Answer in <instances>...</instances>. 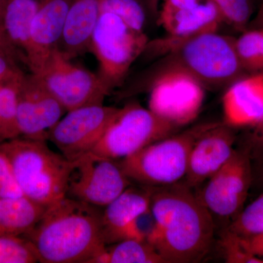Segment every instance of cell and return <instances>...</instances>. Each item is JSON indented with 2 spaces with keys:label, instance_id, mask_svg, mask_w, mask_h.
Here are the masks:
<instances>
[{
  "label": "cell",
  "instance_id": "obj_1",
  "mask_svg": "<svg viewBox=\"0 0 263 263\" xmlns=\"http://www.w3.org/2000/svg\"><path fill=\"white\" fill-rule=\"evenodd\" d=\"M149 207L159 226L155 247L165 263H195L205 258L216 224L193 188L183 180L152 187Z\"/></svg>",
  "mask_w": 263,
  "mask_h": 263
},
{
  "label": "cell",
  "instance_id": "obj_2",
  "mask_svg": "<svg viewBox=\"0 0 263 263\" xmlns=\"http://www.w3.org/2000/svg\"><path fill=\"white\" fill-rule=\"evenodd\" d=\"M103 208L65 197L24 235L39 262L90 263L105 245Z\"/></svg>",
  "mask_w": 263,
  "mask_h": 263
},
{
  "label": "cell",
  "instance_id": "obj_3",
  "mask_svg": "<svg viewBox=\"0 0 263 263\" xmlns=\"http://www.w3.org/2000/svg\"><path fill=\"white\" fill-rule=\"evenodd\" d=\"M235 41L217 32L182 40L166 35L148 41L143 54L158 58L148 72L179 69L195 77L205 89H219L245 76Z\"/></svg>",
  "mask_w": 263,
  "mask_h": 263
},
{
  "label": "cell",
  "instance_id": "obj_4",
  "mask_svg": "<svg viewBox=\"0 0 263 263\" xmlns=\"http://www.w3.org/2000/svg\"><path fill=\"white\" fill-rule=\"evenodd\" d=\"M24 196L48 207L66 197L72 162L46 141L18 138L0 143Z\"/></svg>",
  "mask_w": 263,
  "mask_h": 263
},
{
  "label": "cell",
  "instance_id": "obj_5",
  "mask_svg": "<svg viewBox=\"0 0 263 263\" xmlns=\"http://www.w3.org/2000/svg\"><path fill=\"white\" fill-rule=\"evenodd\" d=\"M213 122L199 124L148 145L120 161L133 183L158 187L182 181L195 141Z\"/></svg>",
  "mask_w": 263,
  "mask_h": 263
},
{
  "label": "cell",
  "instance_id": "obj_6",
  "mask_svg": "<svg viewBox=\"0 0 263 263\" xmlns=\"http://www.w3.org/2000/svg\"><path fill=\"white\" fill-rule=\"evenodd\" d=\"M148 41L144 31L132 28L113 13H100L89 51L98 61V75L110 93L122 86L132 65L143 54Z\"/></svg>",
  "mask_w": 263,
  "mask_h": 263
},
{
  "label": "cell",
  "instance_id": "obj_7",
  "mask_svg": "<svg viewBox=\"0 0 263 263\" xmlns=\"http://www.w3.org/2000/svg\"><path fill=\"white\" fill-rule=\"evenodd\" d=\"M144 89L149 91L151 111L179 128L196 119L205 99L203 85L179 69L148 72L129 90L134 93Z\"/></svg>",
  "mask_w": 263,
  "mask_h": 263
},
{
  "label": "cell",
  "instance_id": "obj_8",
  "mask_svg": "<svg viewBox=\"0 0 263 263\" xmlns=\"http://www.w3.org/2000/svg\"><path fill=\"white\" fill-rule=\"evenodd\" d=\"M179 127L138 103L119 108L91 152L114 160L126 158L148 145L174 134Z\"/></svg>",
  "mask_w": 263,
  "mask_h": 263
},
{
  "label": "cell",
  "instance_id": "obj_9",
  "mask_svg": "<svg viewBox=\"0 0 263 263\" xmlns=\"http://www.w3.org/2000/svg\"><path fill=\"white\" fill-rule=\"evenodd\" d=\"M133 183L120 161L89 152L72 161L66 197L104 208Z\"/></svg>",
  "mask_w": 263,
  "mask_h": 263
},
{
  "label": "cell",
  "instance_id": "obj_10",
  "mask_svg": "<svg viewBox=\"0 0 263 263\" xmlns=\"http://www.w3.org/2000/svg\"><path fill=\"white\" fill-rule=\"evenodd\" d=\"M35 75L67 112L103 104L110 95L98 74L72 63L59 47L51 52L42 70Z\"/></svg>",
  "mask_w": 263,
  "mask_h": 263
},
{
  "label": "cell",
  "instance_id": "obj_11",
  "mask_svg": "<svg viewBox=\"0 0 263 263\" xmlns=\"http://www.w3.org/2000/svg\"><path fill=\"white\" fill-rule=\"evenodd\" d=\"M252 179V159L248 148L235 149L229 160L205 181L197 195L214 222L216 219H232V222L243 210Z\"/></svg>",
  "mask_w": 263,
  "mask_h": 263
},
{
  "label": "cell",
  "instance_id": "obj_12",
  "mask_svg": "<svg viewBox=\"0 0 263 263\" xmlns=\"http://www.w3.org/2000/svg\"><path fill=\"white\" fill-rule=\"evenodd\" d=\"M119 109L98 104L69 110L48 132V141L66 159L75 161L92 151Z\"/></svg>",
  "mask_w": 263,
  "mask_h": 263
},
{
  "label": "cell",
  "instance_id": "obj_13",
  "mask_svg": "<svg viewBox=\"0 0 263 263\" xmlns=\"http://www.w3.org/2000/svg\"><path fill=\"white\" fill-rule=\"evenodd\" d=\"M65 112L37 75L25 74L19 89L17 114L21 138L48 141V132Z\"/></svg>",
  "mask_w": 263,
  "mask_h": 263
},
{
  "label": "cell",
  "instance_id": "obj_14",
  "mask_svg": "<svg viewBox=\"0 0 263 263\" xmlns=\"http://www.w3.org/2000/svg\"><path fill=\"white\" fill-rule=\"evenodd\" d=\"M233 128L224 122H213L195 141L183 181L194 188L205 183L229 160L234 152Z\"/></svg>",
  "mask_w": 263,
  "mask_h": 263
},
{
  "label": "cell",
  "instance_id": "obj_15",
  "mask_svg": "<svg viewBox=\"0 0 263 263\" xmlns=\"http://www.w3.org/2000/svg\"><path fill=\"white\" fill-rule=\"evenodd\" d=\"M72 1L37 0L32 24V52L27 64L31 73H39L51 52L59 47Z\"/></svg>",
  "mask_w": 263,
  "mask_h": 263
},
{
  "label": "cell",
  "instance_id": "obj_16",
  "mask_svg": "<svg viewBox=\"0 0 263 263\" xmlns=\"http://www.w3.org/2000/svg\"><path fill=\"white\" fill-rule=\"evenodd\" d=\"M224 123L255 127L263 119V72L243 76L227 87L222 98Z\"/></svg>",
  "mask_w": 263,
  "mask_h": 263
},
{
  "label": "cell",
  "instance_id": "obj_17",
  "mask_svg": "<svg viewBox=\"0 0 263 263\" xmlns=\"http://www.w3.org/2000/svg\"><path fill=\"white\" fill-rule=\"evenodd\" d=\"M100 15V0H73L67 13L59 48L72 60L89 51Z\"/></svg>",
  "mask_w": 263,
  "mask_h": 263
},
{
  "label": "cell",
  "instance_id": "obj_18",
  "mask_svg": "<svg viewBox=\"0 0 263 263\" xmlns=\"http://www.w3.org/2000/svg\"><path fill=\"white\" fill-rule=\"evenodd\" d=\"M133 184L103 208L102 228L106 245L119 241L124 228L138 214L149 208L152 187Z\"/></svg>",
  "mask_w": 263,
  "mask_h": 263
},
{
  "label": "cell",
  "instance_id": "obj_19",
  "mask_svg": "<svg viewBox=\"0 0 263 263\" xmlns=\"http://www.w3.org/2000/svg\"><path fill=\"white\" fill-rule=\"evenodd\" d=\"M157 22L167 36L175 40L217 32L224 22L215 5L207 0L188 9L158 14Z\"/></svg>",
  "mask_w": 263,
  "mask_h": 263
},
{
  "label": "cell",
  "instance_id": "obj_20",
  "mask_svg": "<svg viewBox=\"0 0 263 263\" xmlns=\"http://www.w3.org/2000/svg\"><path fill=\"white\" fill-rule=\"evenodd\" d=\"M37 0H8L3 25L7 35L27 62L32 55V24Z\"/></svg>",
  "mask_w": 263,
  "mask_h": 263
},
{
  "label": "cell",
  "instance_id": "obj_21",
  "mask_svg": "<svg viewBox=\"0 0 263 263\" xmlns=\"http://www.w3.org/2000/svg\"><path fill=\"white\" fill-rule=\"evenodd\" d=\"M25 196L0 198V236H24L46 209Z\"/></svg>",
  "mask_w": 263,
  "mask_h": 263
},
{
  "label": "cell",
  "instance_id": "obj_22",
  "mask_svg": "<svg viewBox=\"0 0 263 263\" xmlns=\"http://www.w3.org/2000/svg\"><path fill=\"white\" fill-rule=\"evenodd\" d=\"M90 263H165L153 245L124 239L105 245Z\"/></svg>",
  "mask_w": 263,
  "mask_h": 263
},
{
  "label": "cell",
  "instance_id": "obj_23",
  "mask_svg": "<svg viewBox=\"0 0 263 263\" xmlns=\"http://www.w3.org/2000/svg\"><path fill=\"white\" fill-rule=\"evenodd\" d=\"M24 76L0 84V122L4 141L20 137L17 114L19 89Z\"/></svg>",
  "mask_w": 263,
  "mask_h": 263
},
{
  "label": "cell",
  "instance_id": "obj_24",
  "mask_svg": "<svg viewBox=\"0 0 263 263\" xmlns=\"http://www.w3.org/2000/svg\"><path fill=\"white\" fill-rule=\"evenodd\" d=\"M262 36V29H250L235 39V51L245 72H263Z\"/></svg>",
  "mask_w": 263,
  "mask_h": 263
},
{
  "label": "cell",
  "instance_id": "obj_25",
  "mask_svg": "<svg viewBox=\"0 0 263 263\" xmlns=\"http://www.w3.org/2000/svg\"><path fill=\"white\" fill-rule=\"evenodd\" d=\"M226 229L243 238L263 232V194L243 209Z\"/></svg>",
  "mask_w": 263,
  "mask_h": 263
},
{
  "label": "cell",
  "instance_id": "obj_26",
  "mask_svg": "<svg viewBox=\"0 0 263 263\" xmlns=\"http://www.w3.org/2000/svg\"><path fill=\"white\" fill-rule=\"evenodd\" d=\"M100 13L117 15L138 31H143L146 23V13L138 0H100Z\"/></svg>",
  "mask_w": 263,
  "mask_h": 263
},
{
  "label": "cell",
  "instance_id": "obj_27",
  "mask_svg": "<svg viewBox=\"0 0 263 263\" xmlns=\"http://www.w3.org/2000/svg\"><path fill=\"white\" fill-rule=\"evenodd\" d=\"M158 236V222L149 207L138 214L124 228L119 237V241L124 239H135L148 242L155 247Z\"/></svg>",
  "mask_w": 263,
  "mask_h": 263
},
{
  "label": "cell",
  "instance_id": "obj_28",
  "mask_svg": "<svg viewBox=\"0 0 263 263\" xmlns=\"http://www.w3.org/2000/svg\"><path fill=\"white\" fill-rule=\"evenodd\" d=\"M215 5L224 23L239 32L248 29L252 10L249 0H207Z\"/></svg>",
  "mask_w": 263,
  "mask_h": 263
},
{
  "label": "cell",
  "instance_id": "obj_29",
  "mask_svg": "<svg viewBox=\"0 0 263 263\" xmlns=\"http://www.w3.org/2000/svg\"><path fill=\"white\" fill-rule=\"evenodd\" d=\"M38 262L29 242L23 236H0V263Z\"/></svg>",
  "mask_w": 263,
  "mask_h": 263
},
{
  "label": "cell",
  "instance_id": "obj_30",
  "mask_svg": "<svg viewBox=\"0 0 263 263\" xmlns=\"http://www.w3.org/2000/svg\"><path fill=\"white\" fill-rule=\"evenodd\" d=\"M220 246L226 262L263 263L262 259L254 255L246 249L241 237L226 228L221 233Z\"/></svg>",
  "mask_w": 263,
  "mask_h": 263
},
{
  "label": "cell",
  "instance_id": "obj_31",
  "mask_svg": "<svg viewBox=\"0 0 263 263\" xmlns=\"http://www.w3.org/2000/svg\"><path fill=\"white\" fill-rule=\"evenodd\" d=\"M24 196L19 186L13 166L0 147V198Z\"/></svg>",
  "mask_w": 263,
  "mask_h": 263
},
{
  "label": "cell",
  "instance_id": "obj_32",
  "mask_svg": "<svg viewBox=\"0 0 263 263\" xmlns=\"http://www.w3.org/2000/svg\"><path fill=\"white\" fill-rule=\"evenodd\" d=\"M162 8L159 10L158 14L172 13L179 10L188 9L200 3V0H162Z\"/></svg>",
  "mask_w": 263,
  "mask_h": 263
},
{
  "label": "cell",
  "instance_id": "obj_33",
  "mask_svg": "<svg viewBox=\"0 0 263 263\" xmlns=\"http://www.w3.org/2000/svg\"><path fill=\"white\" fill-rule=\"evenodd\" d=\"M241 238L249 252L263 259V232L249 238L241 237Z\"/></svg>",
  "mask_w": 263,
  "mask_h": 263
},
{
  "label": "cell",
  "instance_id": "obj_34",
  "mask_svg": "<svg viewBox=\"0 0 263 263\" xmlns=\"http://www.w3.org/2000/svg\"><path fill=\"white\" fill-rule=\"evenodd\" d=\"M253 135H252V143L248 147L249 155L252 152L260 153V157H263V119L257 125H256ZM253 153V154H254Z\"/></svg>",
  "mask_w": 263,
  "mask_h": 263
},
{
  "label": "cell",
  "instance_id": "obj_35",
  "mask_svg": "<svg viewBox=\"0 0 263 263\" xmlns=\"http://www.w3.org/2000/svg\"><path fill=\"white\" fill-rule=\"evenodd\" d=\"M0 49L6 51L7 53H9V54L14 57L16 60L19 57H22V55L19 53L18 50L10 42L9 38H8L6 32H5L4 27H3V24H0Z\"/></svg>",
  "mask_w": 263,
  "mask_h": 263
},
{
  "label": "cell",
  "instance_id": "obj_36",
  "mask_svg": "<svg viewBox=\"0 0 263 263\" xmlns=\"http://www.w3.org/2000/svg\"><path fill=\"white\" fill-rule=\"evenodd\" d=\"M249 27L251 29H263V3L256 16L249 22Z\"/></svg>",
  "mask_w": 263,
  "mask_h": 263
},
{
  "label": "cell",
  "instance_id": "obj_37",
  "mask_svg": "<svg viewBox=\"0 0 263 263\" xmlns=\"http://www.w3.org/2000/svg\"><path fill=\"white\" fill-rule=\"evenodd\" d=\"M145 1H146L147 8L152 14L157 16L159 12V5L162 0H145Z\"/></svg>",
  "mask_w": 263,
  "mask_h": 263
},
{
  "label": "cell",
  "instance_id": "obj_38",
  "mask_svg": "<svg viewBox=\"0 0 263 263\" xmlns=\"http://www.w3.org/2000/svg\"><path fill=\"white\" fill-rule=\"evenodd\" d=\"M8 0H0V24H3L5 9L8 5Z\"/></svg>",
  "mask_w": 263,
  "mask_h": 263
},
{
  "label": "cell",
  "instance_id": "obj_39",
  "mask_svg": "<svg viewBox=\"0 0 263 263\" xmlns=\"http://www.w3.org/2000/svg\"><path fill=\"white\" fill-rule=\"evenodd\" d=\"M0 141H4V139H3V129H2L1 122H0Z\"/></svg>",
  "mask_w": 263,
  "mask_h": 263
},
{
  "label": "cell",
  "instance_id": "obj_40",
  "mask_svg": "<svg viewBox=\"0 0 263 263\" xmlns=\"http://www.w3.org/2000/svg\"><path fill=\"white\" fill-rule=\"evenodd\" d=\"M262 29V64H263V29Z\"/></svg>",
  "mask_w": 263,
  "mask_h": 263
},
{
  "label": "cell",
  "instance_id": "obj_41",
  "mask_svg": "<svg viewBox=\"0 0 263 263\" xmlns=\"http://www.w3.org/2000/svg\"><path fill=\"white\" fill-rule=\"evenodd\" d=\"M261 174H262V178H263V166H262V173H261Z\"/></svg>",
  "mask_w": 263,
  "mask_h": 263
},
{
  "label": "cell",
  "instance_id": "obj_42",
  "mask_svg": "<svg viewBox=\"0 0 263 263\" xmlns=\"http://www.w3.org/2000/svg\"><path fill=\"white\" fill-rule=\"evenodd\" d=\"M0 143H2V142H1V141H0Z\"/></svg>",
  "mask_w": 263,
  "mask_h": 263
}]
</instances>
